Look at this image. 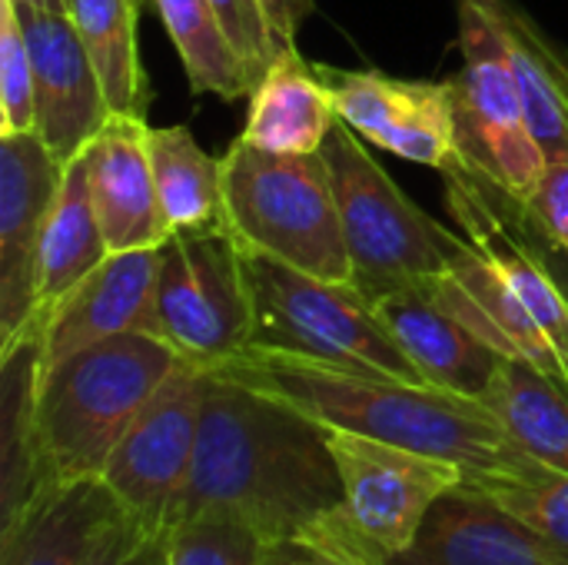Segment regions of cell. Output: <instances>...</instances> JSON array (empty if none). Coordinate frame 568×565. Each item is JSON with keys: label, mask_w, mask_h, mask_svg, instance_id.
Wrapping results in <instances>:
<instances>
[{"label": "cell", "mask_w": 568, "mask_h": 565, "mask_svg": "<svg viewBox=\"0 0 568 565\" xmlns=\"http://www.w3.org/2000/svg\"><path fill=\"white\" fill-rule=\"evenodd\" d=\"M190 516L236 519L266 546H300L333 565H389L346 516L326 430L223 373L206 380L193 470L173 523Z\"/></svg>", "instance_id": "obj_1"}, {"label": "cell", "mask_w": 568, "mask_h": 565, "mask_svg": "<svg viewBox=\"0 0 568 565\" xmlns=\"http://www.w3.org/2000/svg\"><path fill=\"white\" fill-rule=\"evenodd\" d=\"M213 373L256 386L323 426L449 460L466 470V480L539 466L509 440L506 426L483 400L429 383L353 373L256 346Z\"/></svg>", "instance_id": "obj_2"}, {"label": "cell", "mask_w": 568, "mask_h": 565, "mask_svg": "<svg viewBox=\"0 0 568 565\" xmlns=\"http://www.w3.org/2000/svg\"><path fill=\"white\" fill-rule=\"evenodd\" d=\"M176 363L163 340L133 330L40 370L37 433L47 483L100 480L120 436Z\"/></svg>", "instance_id": "obj_3"}, {"label": "cell", "mask_w": 568, "mask_h": 565, "mask_svg": "<svg viewBox=\"0 0 568 565\" xmlns=\"http://www.w3.org/2000/svg\"><path fill=\"white\" fill-rule=\"evenodd\" d=\"M223 213L246 250L349 283L339 206L320 153H270L236 137L223 153Z\"/></svg>", "instance_id": "obj_4"}, {"label": "cell", "mask_w": 568, "mask_h": 565, "mask_svg": "<svg viewBox=\"0 0 568 565\" xmlns=\"http://www.w3.org/2000/svg\"><path fill=\"white\" fill-rule=\"evenodd\" d=\"M320 157L326 160L343 240L349 253V283L373 303L393 290L443 276L466 236L429 216L373 160L363 137L336 123Z\"/></svg>", "instance_id": "obj_5"}, {"label": "cell", "mask_w": 568, "mask_h": 565, "mask_svg": "<svg viewBox=\"0 0 568 565\" xmlns=\"http://www.w3.org/2000/svg\"><path fill=\"white\" fill-rule=\"evenodd\" d=\"M243 256L256 306V350L423 383L416 366L379 323L373 303L353 283L320 280L246 246Z\"/></svg>", "instance_id": "obj_6"}, {"label": "cell", "mask_w": 568, "mask_h": 565, "mask_svg": "<svg viewBox=\"0 0 568 565\" xmlns=\"http://www.w3.org/2000/svg\"><path fill=\"white\" fill-rule=\"evenodd\" d=\"M143 333H153L183 363L210 373L253 346L256 306L246 256L226 226L173 233L160 246Z\"/></svg>", "instance_id": "obj_7"}, {"label": "cell", "mask_w": 568, "mask_h": 565, "mask_svg": "<svg viewBox=\"0 0 568 565\" xmlns=\"http://www.w3.org/2000/svg\"><path fill=\"white\" fill-rule=\"evenodd\" d=\"M459 50L463 70L449 80L456 113V160L449 167L529 203L549 163L532 137L509 50L479 0H459Z\"/></svg>", "instance_id": "obj_8"}, {"label": "cell", "mask_w": 568, "mask_h": 565, "mask_svg": "<svg viewBox=\"0 0 568 565\" xmlns=\"http://www.w3.org/2000/svg\"><path fill=\"white\" fill-rule=\"evenodd\" d=\"M323 430L343 480L346 516L389 563L416 543L429 509L466 480V470L449 460L336 426Z\"/></svg>", "instance_id": "obj_9"}, {"label": "cell", "mask_w": 568, "mask_h": 565, "mask_svg": "<svg viewBox=\"0 0 568 565\" xmlns=\"http://www.w3.org/2000/svg\"><path fill=\"white\" fill-rule=\"evenodd\" d=\"M206 380L210 370L180 360L120 436L100 483L123 509L153 523H173L193 470Z\"/></svg>", "instance_id": "obj_10"}, {"label": "cell", "mask_w": 568, "mask_h": 565, "mask_svg": "<svg viewBox=\"0 0 568 565\" xmlns=\"http://www.w3.org/2000/svg\"><path fill=\"white\" fill-rule=\"evenodd\" d=\"M339 123L366 143L409 163L446 170L456 160V113L449 80H399L383 70H336L316 63Z\"/></svg>", "instance_id": "obj_11"}, {"label": "cell", "mask_w": 568, "mask_h": 565, "mask_svg": "<svg viewBox=\"0 0 568 565\" xmlns=\"http://www.w3.org/2000/svg\"><path fill=\"white\" fill-rule=\"evenodd\" d=\"M63 163L40 133L0 137V353L33 330L37 256Z\"/></svg>", "instance_id": "obj_12"}, {"label": "cell", "mask_w": 568, "mask_h": 565, "mask_svg": "<svg viewBox=\"0 0 568 565\" xmlns=\"http://www.w3.org/2000/svg\"><path fill=\"white\" fill-rule=\"evenodd\" d=\"M20 20L33 60L37 133L67 163L103 130L110 103L67 7H20Z\"/></svg>", "instance_id": "obj_13"}, {"label": "cell", "mask_w": 568, "mask_h": 565, "mask_svg": "<svg viewBox=\"0 0 568 565\" xmlns=\"http://www.w3.org/2000/svg\"><path fill=\"white\" fill-rule=\"evenodd\" d=\"M87 173L110 253L160 250L173 236L156 196L146 117L110 113L87 143Z\"/></svg>", "instance_id": "obj_14"}, {"label": "cell", "mask_w": 568, "mask_h": 565, "mask_svg": "<svg viewBox=\"0 0 568 565\" xmlns=\"http://www.w3.org/2000/svg\"><path fill=\"white\" fill-rule=\"evenodd\" d=\"M160 250L110 253L90 270L63 300H57L40 323V370L120 333L146 326Z\"/></svg>", "instance_id": "obj_15"}, {"label": "cell", "mask_w": 568, "mask_h": 565, "mask_svg": "<svg viewBox=\"0 0 568 565\" xmlns=\"http://www.w3.org/2000/svg\"><path fill=\"white\" fill-rule=\"evenodd\" d=\"M373 310L393 343L416 366L419 380L459 396L483 400L499 363L506 360L476 330H469L429 283L393 290L373 300Z\"/></svg>", "instance_id": "obj_16"}, {"label": "cell", "mask_w": 568, "mask_h": 565, "mask_svg": "<svg viewBox=\"0 0 568 565\" xmlns=\"http://www.w3.org/2000/svg\"><path fill=\"white\" fill-rule=\"evenodd\" d=\"M389 565H568V559L463 480L429 509L416 543Z\"/></svg>", "instance_id": "obj_17"}, {"label": "cell", "mask_w": 568, "mask_h": 565, "mask_svg": "<svg viewBox=\"0 0 568 565\" xmlns=\"http://www.w3.org/2000/svg\"><path fill=\"white\" fill-rule=\"evenodd\" d=\"M339 123L333 93L296 43H286L250 93L243 140L270 153H320Z\"/></svg>", "instance_id": "obj_18"}, {"label": "cell", "mask_w": 568, "mask_h": 565, "mask_svg": "<svg viewBox=\"0 0 568 565\" xmlns=\"http://www.w3.org/2000/svg\"><path fill=\"white\" fill-rule=\"evenodd\" d=\"M519 77L529 127L546 163H568V50L516 0H479Z\"/></svg>", "instance_id": "obj_19"}, {"label": "cell", "mask_w": 568, "mask_h": 565, "mask_svg": "<svg viewBox=\"0 0 568 565\" xmlns=\"http://www.w3.org/2000/svg\"><path fill=\"white\" fill-rule=\"evenodd\" d=\"M40 323L0 353V529H7L47 483L40 433Z\"/></svg>", "instance_id": "obj_20"}, {"label": "cell", "mask_w": 568, "mask_h": 565, "mask_svg": "<svg viewBox=\"0 0 568 565\" xmlns=\"http://www.w3.org/2000/svg\"><path fill=\"white\" fill-rule=\"evenodd\" d=\"M110 500L100 480L43 483L27 509L0 529V565H80Z\"/></svg>", "instance_id": "obj_21"}, {"label": "cell", "mask_w": 568, "mask_h": 565, "mask_svg": "<svg viewBox=\"0 0 568 565\" xmlns=\"http://www.w3.org/2000/svg\"><path fill=\"white\" fill-rule=\"evenodd\" d=\"M106 256L110 246L103 240L97 206L90 196V173H87V150H83L63 163V180L43 223L40 256H37V320Z\"/></svg>", "instance_id": "obj_22"}, {"label": "cell", "mask_w": 568, "mask_h": 565, "mask_svg": "<svg viewBox=\"0 0 568 565\" xmlns=\"http://www.w3.org/2000/svg\"><path fill=\"white\" fill-rule=\"evenodd\" d=\"M483 403L526 456L568 476V386L529 360L506 356Z\"/></svg>", "instance_id": "obj_23"}, {"label": "cell", "mask_w": 568, "mask_h": 565, "mask_svg": "<svg viewBox=\"0 0 568 565\" xmlns=\"http://www.w3.org/2000/svg\"><path fill=\"white\" fill-rule=\"evenodd\" d=\"M150 167L173 233L226 226L223 157L206 153L190 127H150Z\"/></svg>", "instance_id": "obj_24"}, {"label": "cell", "mask_w": 568, "mask_h": 565, "mask_svg": "<svg viewBox=\"0 0 568 565\" xmlns=\"http://www.w3.org/2000/svg\"><path fill=\"white\" fill-rule=\"evenodd\" d=\"M67 10L97 63L110 113L146 117L153 87L140 57L143 0H67Z\"/></svg>", "instance_id": "obj_25"}, {"label": "cell", "mask_w": 568, "mask_h": 565, "mask_svg": "<svg viewBox=\"0 0 568 565\" xmlns=\"http://www.w3.org/2000/svg\"><path fill=\"white\" fill-rule=\"evenodd\" d=\"M153 10L176 47L196 97L213 93L220 100H240L253 93L256 83L206 0H153Z\"/></svg>", "instance_id": "obj_26"}, {"label": "cell", "mask_w": 568, "mask_h": 565, "mask_svg": "<svg viewBox=\"0 0 568 565\" xmlns=\"http://www.w3.org/2000/svg\"><path fill=\"white\" fill-rule=\"evenodd\" d=\"M568 559V476L549 466L466 480Z\"/></svg>", "instance_id": "obj_27"}, {"label": "cell", "mask_w": 568, "mask_h": 565, "mask_svg": "<svg viewBox=\"0 0 568 565\" xmlns=\"http://www.w3.org/2000/svg\"><path fill=\"white\" fill-rule=\"evenodd\" d=\"M266 539L223 516H190L170 526V565H263Z\"/></svg>", "instance_id": "obj_28"}, {"label": "cell", "mask_w": 568, "mask_h": 565, "mask_svg": "<svg viewBox=\"0 0 568 565\" xmlns=\"http://www.w3.org/2000/svg\"><path fill=\"white\" fill-rule=\"evenodd\" d=\"M80 565H170V526L143 519L110 500Z\"/></svg>", "instance_id": "obj_29"}, {"label": "cell", "mask_w": 568, "mask_h": 565, "mask_svg": "<svg viewBox=\"0 0 568 565\" xmlns=\"http://www.w3.org/2000/svg\"><path fill=\"white\" fill-rule=\"evenodd\" d=\"M37 130L33 60L17 0H0V137Z\"/></svg>", "instance_id": "obj_30"}, {"label": "cell", "mask_w": 568, "mask_h": 565, "mask_svg": "<svg viewBox=\"0 0 568 565\" xmlns=\"http://www.w3.org/2000/svg\"><path fill=\"white\" fill-rule=\"evenodd\" d=\"M206 3L220 17V23L230 33L243 67L250 70V77L256 83L263 77V70L273 63V57L283 50L270 30V20H266L260 0H206Z\"/></svg>", "instance_id": "obj_31"}, {"label": "cell", "mask_w": 568, "mask_h": 565, "mask_svg": "<svg viewBox=\"0 0 568 565\" xmlns=\"http://www.w3.org/2000/svg\"><path fill=\"white\" fill-rule=\"evenodd\" d=\"M526 210L532 220L568 250V163H549L539 190L529 196Z\"/></svg>", "instance_id": "obj_32"}, {"label": "cell", "mask_w": 568, "mask_h": 565, "mask_svg": "<svg viewBox=\"0 0 568 565\" xmlns=\"http://www.w3.org/2000/svg\"><path fill=\"white\" fill-rule=\"evenodd\" d=\"M273 37L280 40V47L296 43V33L303 27V20L313 13V0H260Z\"/></svg>", "instance_id": "obj_33"}, {"label": "cell", "mask_w": 568, "mask_h": 565, "mask_svg": "<svg viewBox=\"0 0 568 565\" xmlns=\"http://www.w3.org/2000/svg\"><path fill=\"white\" fill-rule=\"evenodd\" d=\"M523 216H526V230H529L532 246L539 250V256H542L546 270L552 273V280H556V286H559V293L566 296V303H568V250L559 243V240H552V236H549V233L532 220V213L526 210V203H523Z\"/></svg>", "instance_id": "obj_34"}, {"label": "cell", "mask_w": 568, "mask_h": 565, "mask_svg": "<svg viewBox=\"0 0 568 565\" xmlns=\"http://www.w3.org/2000/svg\"><path fill=\"white\" fill-rule=\"evenodd\" d=\"M263 565H333L300 546H266V559Z\"/></svg>", "instance_id": "obj_35"}, {"label": "cell", "mask_w": 568, "mask_h": 565, "mask_svg": "<svg viewBox=\"0 0 568 565\" xmlns=\"http://www.w3.org/2000/svg\"><path fill=\"white\" fill-rule=\"evenodd\" d=\"M20 7H67V0H17Z\"/></svg>", "instance_id": "obj_36"}, {"label": "cell", "mask_w": 568, "mask_h": 565, "mask_svg": "<svg viewBox=\"0 0 568 565\" xmlns=\"http://www.w3.org/2000/svg\"><path fill=\"white\" fill-rule=\"evenodd\" d=\"M146 3H153V0H143V7H146Z\"/></svg>", "instance_id": "obj_37"}]
</instances>
